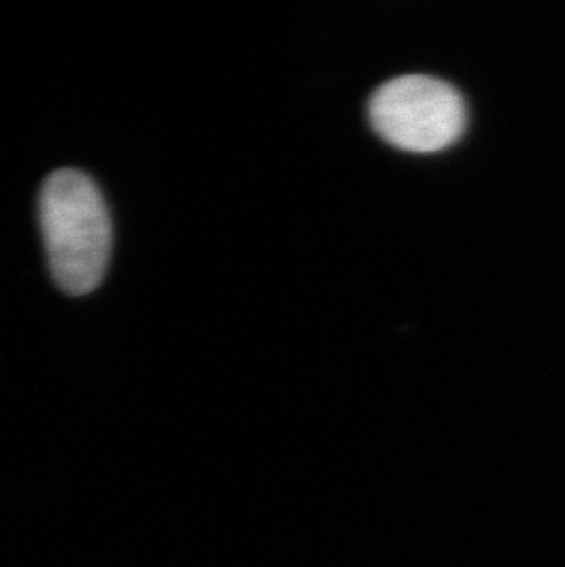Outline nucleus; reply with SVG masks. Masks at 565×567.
<instances>
[{
    "mask_svg": "<svg viewBox=\"0 0 565 567\" xmlns=\"http://www.w3.org/2000/svg\"><path fill=\"white\" fill-rule=\"evenodd\" d=\"M39 217L50 270L59 289L89 295L107 272L113 225L96 183L78 169H59L44 181Z\"/></svg>",
    "mask_w": 565,
    "mask_h": 567,
    "instance_id": "nucleus-1",
    "label": "nucleus"
},
{
    "mask_svg": "<svg viewBox=\"0 0 565 567\" xmlns=\"http://www.w3.org/2000/svg\"><path fill=\"white\" fill-rule=\"evenodd\" d=\"M369 122L397 150L428 155L463 136L469 113L461 94L432 75H400L369 100Z\"/></svg>",
    "mask_w": 565,
    "mask_h": 567,
    "instance_id": "nucleus-2",
    "label": "nucleus"
}]
</instances>
